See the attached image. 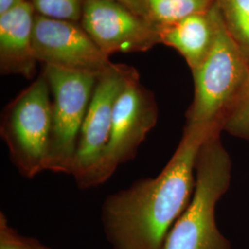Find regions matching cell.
<instances>
[{"label":"cell","instance_id":"6da1fadb","mask_svg":"<svg viewBox=\"0 0 249 249\" xmlns=\"http://www.w3.org/2000/svg\"><path fill=\"white\" fill-rule=\"evenodd\" d=\"M213 132L186 124L177 150L157 177L136 180L107 196L101 221L113 249H163L193 196L199 148Z\"/></svg>","mask_w":249,"mask_h":249},{"label":"cell","instance_id":"7a4b0ae2","mask_svg":"<svg viewBox=\"0 0 249 249\" xmlns=\"http://www.w3.org/2000/svg\"><path fill=\"white\" fill-rule=\"evenodd\" d=\"M231 171L221 131L211 134L197 153L192 198L170 230L163 249H231L215 220L216 204L229 188Z\"/></svg>","mask_w":249,"mask_h":249},{"label":"cell","instance_id":"3957f363","mask_svg":"<svg viewBox=\"0 0 249 249\" xmlns=\"http://www.w3.org/2000/svg\"><path fill=\"white\" fill-rule=\"evenodd\" d=\"M192 75L194 98L187 109L186 124L223 131L249 78V65L226 31L217 8L213 46Z\"/></svg>","mask_w":249,"mask_h":249},{"label":"cell","instance_id":"277c9868","mask_svg":"<svg viewBox=\"0 0 249 249\" xmlns=\"http://www.w3.org/2000/svg\"><path fill=\"white\" fill-rule=\"evenodd\" d=\"M52 95L45 73L4 109L0 136L18 174L33 179L47 171L52 133Z\"/></svg>","mask_w":249,"mask_h":249},{"label":"cell","instance_id":"5b68a950","mask_svg":"<svg viewBox=\"0 0 249 249\" xmlns=\"http://www.w3.org/2000/svg\"><path fill=\"white\" fill-rule=\"evenodd\" d=\"M52 95V133L47 171L71 176L80 129L99 74L45 66Z\"/></svg>","mask_w":249,"mask_h":249},{"label":"cell","instance_id":"8992f818","mask_svg":"<svg viewBox=\"0 0 249 249\" xmlns=\"http://www.w3.org/2000/svg\"><path fill=\"white\" fill-rule=\"evenodd\" d=\"M137 70L123 64H111L99 74L89 107L80 129L72 169L77 187H97L99 169L107 150L116 99Z\"/></svg>","mask_w":249,"mask_h":249},{"label":"cell","instance_id":"52a82bcc","mask_svg":"<svg viewBox=\"0 0 249 249\" xmlns=\"http://www.w3.org/2000/svg\"><path fill=\"white\" fill-rule=\"evenodd\" d=\"M159 107L151 89L134 72L116 99L109 142L102 160L97 187L105 184L117 168L133 160L147 135L156 125Z\"/></svg>","mask_w":249,"mask_h":249},{"label":"cell","instance_id":"ba28073f","mask_svg":"<svg viewBox=\"0 0 249 249\" xmlns=\"http://www.w3.org/2000/svg\"><path fill=\"white\" fill-rule=\"evenodd\" d=\"M33 40L36 59L45 66L100 74L112 64L78 22L36 13Z\"/></svg>","mask_w":249,"mask_h":249},{"label":"cell","instance_id":"9c48e42d","mask_svg":"<svg viewBox=\"0 0 249 249\" xmlns=\"http://www.w3.org/2000/svg\"><path fill=\"white\" fill-rule=\"evenodd\" d=\"M80 23L109 56L146 52L160 44L155 27L115 0H87Z\"/></svg>","mask_w":249,"mask_h":249},{"label":"cell","instance_id":"30bf717a","mask_svg":"<svg viewBox=\"0 0 249 249\" xmlns=\"http://www.w3.org/2000/svg\"><path fill=\"white\" fill-rule=\"evenodd\" d=\"M36 11L30 0L0 16V72L19 75L28 80L35 77L37 59L34 49Z\"/></svg>","mask_w":249,"mask_h":249},{"label":"cell","instance_id":"8fae6325","mask_svg":"<svg viewBox=\"0 0 249 249\" xmlns=\"http://www.w3.org/2000/svg\"><path fill=\"white\" fill-rule=\"evenodd\" d=\"M160 44L178 50L191 71H196L211 53L216 36V8L192 14L158 30Z\"/></svg>","mask_w":249,"mask_h":249},{"label":"cell","instance_id":"7c38bea8","mask_svg":"<svg viewBox=\"0 0 249 249\" xmlns=\"http://www.w3.org/2000/svg\"><path fill=\"white\" fill-rule=\"evenodd\" d=\"M229 36L249 65V0H214Z\"/></svg>","mask_w":249,"mask_h":249},{"label":"cell","instance_id":"4fadbf2b","mask_svg":"<svg viewBox=\"0 0 249 249\" xmlns=\"http://www.w3.org/2000/svg\"><path fill=\"white\" fill-rule=\"evenodd\" d=\"M150 21L157 30L192 14L208 11L214 0H146Z\"/></svg>","mask_w":249,"mask_h":249},{"label":"cell","instance_id":"5bb4252c","mask_svg":"<svg viewBox=\"0 0 249 249\" xmlns=\"http://www.w3.org/2000/svg\"><path fill=\"white\" fill-rule=\"evenodd\" d=\"M36 14L80 23L87 0H30Z\"/></svg>","mask_w":249,"mask_h":249},{"label":"cell","instance_id":"9a60e30c","mask_svg":"<svg viewBox=\"0 0 249 249\" xmlns=\"http://www.w3.org/2000/svg\"><path fill=\"white\" fill-rule=\"evenodd\" d=\"M223 130L240 138L249 139V75L225 121Z\"/></svg>","mask_w":249,"mask_h":249},{"label":"cell","instance_id":"2e32d148","mask_svg":"<svg viewBox=\"0 0 249 249\" xmlns=\"http://www.w3.org/2000/svg\"><path fill=\"white\" fill-rule=\"evenodd\" d=\"M0 249H52L34 237L23 235L9 224L5 213L0 212Z\"/></svg>","mask_w":249,"mask_h":249},{"label":"cell","instance_id":"e0dca14e","mask_svg":"<svg viewBox=\"0 0 249 249\" xmlns=\"http://www.w3.org/2000/svg\"><path fill=\"white\" fill-rule=\"evenodd\" d=\"M115 1L122 4L125 8L130 9L136 15L142 17L151 23L147 5H146V0H115Z\"/></svg>","mask_w":249,"mask_h":249},{"label":"cell","instance_id":"ac0fdd59","mask_svg":"<svg viewBox=\"0 0 249 249\" xmlns=\"http://www.w3.org/2000/svg\"><path fill=\"white\" fill-rule=\"evenodd\" d=\"M21 0H0V16L8 13L19 5Z\"/></svg>","mask_w":249,"mask_h":249},{"label":"cell","instance_id":"d6986e66","mask_svg":"<svg viewBox=\"0 0 249 249\" xmlns=\"http://www.w3.org/2000/svg\"><path fill=\"white\" fill-rule=\"evenodd\" d=\"M21 1H27V0H21Z\"/></svg>","mask_w":249,"mask_h":249}]
</instances>
